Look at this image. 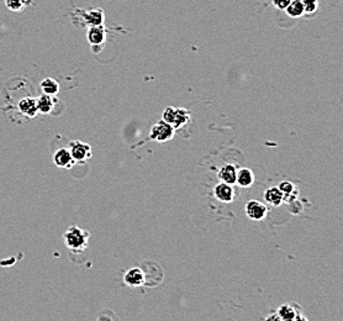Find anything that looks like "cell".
Wrapping results in <instances>:
<instances>
[{"instance_id": "1", "label": "cell", "mask_w": 343, "mask_h": 321, "mask_svg": "<svg viewBox=\"0 0 343 321\" xmlns=\"http://www.w3.org/2000/svg\"><path fill=\"white\" fill-rule=\"evenodd\" d=\"M89 233L78 226H71L64 234V244L73 252H82L88 247Z\"/></svg>"}, {"instance_id": "2", "label": "cell", "mask_w": 343, "mask_h": 321, "mask_svg": "<svg viewBox=\"0 0 343 321\" xmlns=\"http://www.w3.org/2000/svg\"><path fill=\"white\" fill-rule=\"evenodd\" d=\"M140 268L142 269L143 285H146V287H157L159 283L163 280V268L158 263L153 262V261H145V262L141 263Z\"/></svg>"}, {"instance_id": "3", "label": "cell", "mask_w": 343, "mask_h": 321, "mask_svg": "<svg viewBox=\"0 0 343 321\" xmlns=\"http://www.w3.org/2000/svg\"><path fill=\"white\" fill-rule=\"evenodd\" d=\"M301 307L296 303L283 304L279 309L277 310V314L267 317V320H283V321H298V320H307L302 315Z\"/></svg>"}, {"instance_id": "4", "label": "cell", "mask_w": 343, "mask_h": 321, "mask_svg": "<svg viewBox=\"0 0 343 321\" xmlns=\"http://www.w3.org/2000/svg\"><path fill=\"white\" fill-rule=\"evenodd\" d=\"M175 135V130L171 124L161 120L152 126L150 132L151 140H156L158 142H167L172 140Z\"/></svg>"}, {"instance_id": "5", "label": "cell", "mask_w": 343, "mask_h": 321, "mask_svg": "<svg viewBox=\"0 0 343 321\" xmlns=\"http://www.w3.org/2000/svg\"><path fill=\"white\" fill-rule=\"evenodd\" d=\"M245 211H246V215H247L251 220L261 221L267 218V214H268V207L258 200H250L247 204H246Z\"/></svg>"}, {"instance_id": "6", "label": "cell", "mask_w": 343, "mask_h": 321, "mask_svg": "<svg viewBox=\"0 0 343 321\" xmlns=\"http://www.w3.org/2000/svg\"><path fill=\"white\" fill-rule=\"evenodd\" d=\"M73 160L74 162H84L91 157V147L90 145L85 144L82 141H73L71 142V148H69Z\"/></svg>"}, {"instance_id": "7", "label": "cell", "mask_w": 343, "mask_h": 321, "mask_svg": "<svg viewBox=\"0 0 343 321\" xmlns=\"http://www.w3.org/2000/svg\"><path fill=\"white\" fill-rule=\"evenodd\" d=\"M214 196L217 200H220L221 203H231L235 199L234 188H232L231 184H227V183H218L214 188Z\"/></svg>"}, {"instance_id": "8", "label": "cell", "mask_w": 343, "mask_h": 321, "mask_svg": "<svg viewBox=\"0 0 343 321\" xmlns=\"http://www.w3.org/2000/svg\"><path fill=\"white\" fill-rule=\"evenodd\" d=\"M124 282L126 285L131 288H137L143 285V273L142 269L140 267H134V268L129 269L124 276Z\"/></svg>"}, {"instance_id": "9", "label": "cell", "mask_w": 343, "mask_h": 321, "mask_svg": "<svg viewBox=\"0 0 343 321\" xmlns=\"http://www.w3.org/2000/svg\"><path fill=\"white\" fill-rule=\"evenodd\" d=\"M83 18H84L85 24L89 26V28H90V26L104 25V21H105L104 10L99 9V8L85 12L84 14H83Z\"/></svg>"}, {"instance_id": "10", "label": "cell", "mask_w": 343, "mask_h": 321, "mask_svg": "<svg viewBox=\"0 0 343 321\" xmlns=\"http://www.w3.org/2000/svg\"><path fill=\"white\" fill-rule=\"evenodd\" d=\"M53 161H55L56 166L61 167V168H71L74 163L71 152L67 148H61L53 156Z\"/></svg>"}, {"instance_id": "11", "label": "cell", "mask_w": 343, "mask_h": 321, "mask_svg": "<svg viewBox=\"0 0 343 321\" xmlns=\"http://www.w3.org/2000/svg\"><path fill=\"white\" fill-rule=\"evenodd\" d=\"M88 41L91 46H101L105 41V29L104 26H90L86 32Z\"/></svg>"}, {"instance_id": "12", "label": "cell", "mask_w": 343, "mask_h": 321, "mask_svg": "<svg viewBox=\"0 0 343 321\" xmlns=\"http://www.w3.org/2000/svg\"><path fill=\"white\" fill-rule=\"evenodd\" d=\"M236 174L237 169L235 168V166H232V164H225V166H222L220 168L217 177L220 179V182L234 185L236 184Z\"/></svg>"}, {"instance_id": "13", "label": "cell", "mask_w": 343, "mask_h": 321, "mask_svg": "<svg viewBox=\"0 0 343 321\" xmlns=\"http://www.w3.org/2000/svg\"><path fill=\"white\" fill-rule=\"evenodd\" d=\"M279 190L283 194V203H293L294 200H296V196H298V190H296L295 185L291 182H282L279 184Z\"/></svg>"}, {"instance_id": "14", "label": "cell", "mask_w": 343, "mask_h": 321, "mask_svg": "<svg viewBox=\"0 0 343 321\" xmlns=\"http://www.w3.org/2000/svg\"><path fill=\"white\" fill-rule=\"evenodd\" d=\"M255 183V174L251 169L241 168L237 171L236 184L241 188H248Z\"/></svg>"}, {"instance_id": "15", "label": "cell", "mask_w": 343, "mask_h": 321, "mask_svg": "<svg viewBox=\"0 0 343 321\" xmlns=\"http://www.w3.org/2000/svg\"><path fill=\"white\" fill-rule=\"evenodd\" d=\"M19 109L24 115L30 118H34L37 114V104L36 99L34 98H24L19 102Z\"/></svg>"}, {"instance_id": "16", "label": "cell", "mask_w": 343, "mask_h": 321, "mask_svg": "<svg viewBox=\"0 0 343 321\" xmlns=\"http://www.w3.org/2000/svg\"><path fill=\"white\" fill-rule=\"evenodd\" d=\"M264 200L273 206H279L283 204V194L278 187H272L264 191Z\"/></svg>"}, {"instance_id": "17", "label": "cell", "mask_w": 343, "mask_h": 321, "mask_svg": "<svg viewBox=\"0 0 343 321\" xmlns=\"http://www.w3.org/2000/svg\"><path fill=\"white\" fill-rule=\"evenodd\" d=\"M189 121H190V113H189V110L184 109V108H177L174 121L172 124L173 129L178 130V129L185 126Z\"/></svg>"}, {"instance_id": "18", "label": "cell", "mask_w": 343, "mask_h": 321, "mask_svg": "<svg viewBox=\"0 0 343 321\" xmlns=\"http://www.w3.org/2000/svg\"><path fill=\"white\" fill-rule=\"evenodd\" d=\"M55 102L56 99L52 98V95L45 94V95L40 96L36 100L37 112L42 113V114H48L53 109V106H55Z\"/></svg>"}, {"instance_id": "19", "label": "cell", "mask_w": 343, "mask_h": 321, "mask_svg": "<svg viewBox=\"0 0 343 321\" xmlns=\"http://www.w3.org/2000/svg\"><path fill=\"white\" fill-rule=\"evenodd\" d=\"M285 12L288 13V15L290 16V18H294V19L301 18V16L305 14L304 5H302L301 0H291L290 4L286 7Z\"/></svg>"}, {"instance_id": "20", "label": "cell", "mask_w": 343, "mask_h": 321, "mask_svg": "<svg viewBox=\"0 0 343 321\" xmlns=\"http://www.w3.org/2000/svg\"><path fill=\"white\" fill-rule=\"evenodd\" d=\"M31 3L32 0H5V5H7L8 9L15 13L23 12Z\"/></svg>"}, {"instance_id": "21", "label": "cell", "mask_w": 343, "mask_h": 321, "mask_svg": "<svg viewBox=\"0 0 343 321\" xmlns=\"http://www.w3.org/2000/svg\"><path fill=\"white\" fill-rule=\"evenodd\" d=\"M41 88L43 90V93L48 94V95H55L59 91V84L58 82H56L55 79H51V78H47L41 83Z\"/></svg>"}, {"instance_id": "22", "label": "cell", "mask_w": 343, "mask_h": 321, "mask_svg": "<svg viewBox=\"0 0 343 321\" xmlns=\"http://www.w3.org/2000/svg\"><path fill=\"white\" fill-rule=\"evenodd\" d=\"M305 14H315L318 9V0H301Z\"/></svg>"}, {"instance_id": "23", "label": "cell", "mask_w": 343, "mask_h": 321, "mask_svg": "<svg viewBox=\"0 0 343 321\" xmlns=\"http://www.w3.org/2000/svg\"><path fill=\"white\" fill-rule=\"evenodd\" d=\"M175 112H177V108H174V106H168L167 109H164L163 121H166V123L171 124L172 125L175 118Z\"/></svg>"}, {"instance_id": "24", "label": "cell", "mask_w": 343, "mask_h": 321, "mask_svg": "<svg viewBox=\"0 0 343 321\" xmlns=\"http://www.w3.org/2000/svg\"><path fill=\"white\" fill-rule=\"evenodd\" d=\"M291 0H273V4L275 8H278L279 10H285L286 7L290 4Z\"/></svg>"}]
</instances>
